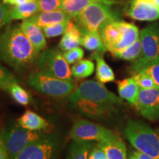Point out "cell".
I'll use <instances>...</instances> for the list:
<instances>
[{
  "label": "cell",
  "mask_w": 159,
  "mask_h": 159,
  "mask_svg": "<svg viewBox=\"0 0 159 159\" xmlns=\"http://www.w3.org/2000/svg\"><path fill=\"white\" fill-rule=\"evenodd\" d=\"M2 135L11 159H15L27 146L44 136L41 131L30 130L19 125L3 131Z\"/></svg>",
  "instance_id": "obj_8"
},
{
  "label": "cell",
  "mask_w": 159,
  "mask_h": 159,
  "mask_svg": "<svg viewBox=\"0 0 159 159\" xmlns=\"http://www.w3.org/2000/svg\"><path fill=\"white\" fill-rule=\"evenodd\" d=\"M142 116L150 121L159 119V89L139 90L136 102L134 105Z\"/></svg>",
  "instance_id": "obj_12"
},
{
  "label": "cell",
  "mask_w": 159,
  "mask_h": 159,
  "mask_svg": "<svg viewBox=\"0 0 159 159\" xmlns=\"http://www.w3.org/2000/svg\"><path fill=\"white\" fill-rule=\"evenodd\" d=\"M92 147L91 141H74L69 147L66 159H88Z\"/></svg>",
  "instance_id": "obj_25"
},
{
  "label": "cell",
  "mask_w": 159,
  "mask_h": 159,
  "mask_svg": "<svg viewBox=\"0 0 159 159\" xmlns=\"http://www.w3.org/2000/svg\"><path fill=\"white\" fill-rule=\"evenodd\" d=\"M84 51L81 47H75L63 53V57L69 64H75L83 59Z\"/></svg>",
  "instance_id": "obj_35"
},
{
  "label": "cell",
  "mask_w": 159,
  "mask_h": 159,
  "mask_svg": "<svg viewBox=\"0 0 159 159\" xmlns=\"http://www.w3.org/2000/svg\"><path fill=\"white\" fill-rule=\"evenodd\" d=\"M39 12V7L38 2H29L12 7L11 17L12 20H25L36 14Z\"/></svg>",
  "instance_id": "obj_24"
},
{
  "label": "cell",
  "mask_w": 159,
  "mask_h": 159,
  "mask_svg": "<svg viewBox=\"0 0 159 159\" xmlns=\"http://www.w3.org/2000/svg\"><path fill=\"white\" fill-rule=\"evenodd\" d=\"M113 131L88 120H79L71 128L69 136L73 141L102 142L116 136Z\"/></svg>",
  "instance_id": "obj_10"
},
{
  "label": "cell",
  "mask_w": 159,
  "mask_h": 159,
  "mask_svg": "<svg viewBox=\"0 0 159 159\" xmlns=\"http://www.w3.org/2000/svg\"><path fill=\"white\" fill-rule=\"evenodd\" d=\"M16 83L18 81L14 75L0 63V89L8 92L10 87Z\"/></svg>",
  "instance_id": "obj_30"
},
{
  "label": "cell",
  "mask_w": 159,
  "mask_h": 159,
  "mask_svg": "<svg viewBox=\"0 0 159 159\" xmlns=\"http://www.w3.org/2000/svg\"><path fill=\"white\" fill-rule=\"evenodd\" d=\"M0 159H11L2 134H0Z\"/></svg>",
  "instance_id": "obj_37"
},
{
  "label": "cell",
  "mask_w": 159,
  "mask_h": 159,
  "mask_svg": "<svg viewBox=\"0 0 159 159\" xmlns=\"http://www.w3.org/2000/svg\"><path fill=\"white\" fill-rule=\"evenodd\" d=\"M18 125L30 130H45L49 126L44 119L33 111L27 110L17 120Z\"/></svg>",
  "instance_id": "obj_20"
},
{
  "label": "cell",
  "mask_w": 159,
  "mask_h": 159,
  "mask_svg": "<svg viewBox=\"0 0 159 159\" xmlns=\"http://www.w3.org/2000/svg\"><path fill=\"white\" fill-rule=\"evenodd\" d=\"M37 68L40 72L48 76L67 81H74L71 70L63 53L57 49L43 50L38 57Z\"/></svg>",
  "instance_id": "obj_6"
},
{
  "label": "cell",
  "mask_w": 159,
  "mask_h": 159,
  "mask_svg": "<svg viewBox=\"0 0 159 159\" xmlns=\"http://www.w3.org/2000/svg\"><path fill=\"white\" fill-rule=\"evenodd\" d=\"M3 2L9 5H19L21 4L29 2H34L37 0H2Z\"/></svg>",
  "instance_id": "obj_38"
},
{
  "label": "cell",
  "mask_w": 159,
  "mask_h": 159,
  "mask_svg": "<svg viewBox=\"0 0 159 159\" xmlns=\"http://www.w3.org/2000/svg\"><path fill=\"white\" fill-rule=\"evenodd\" d=\"M97 2L114 5L118 4L119 2L116 0H63L62 10L74 19L88 6Z\"/></svg>",
  "instance_id": "obj_18"
},
{
  "label": "cell",
  "mask_w": 159,
  "mask_h": 159,
  "mask_svg": "<svg viewBox=\"0 0 159 159\" xmlns=\"http://www.w3.org/2000/svg\"><path fill=\"white\" fill-rule=\"evenodd\" d=\"M88 159H108L106 154L98 144L93 145L89 152Z\"/></svg>",
  "instance_id": "obj_36"
},
{
  "label": "cell",
  "mask_w": 159,
  "mask_h": 159,
  "mask_svg": "<svg viewBox=\"0 0 159 159\" xmlns=\"http://www.w3.org/2000/svg\"><path fill=\"white\" fill-rule=\"evenodd\" d=\"M39 12H48L62 10L63 0H37Z\"/></svg>",
  "instance_id": "obj_34"
},
{
  "label": "cell",
  "mask_w": 159,
  "mask_h": 159,
  "mask_svg": "<svg viewBox=\"0 0 159 159\" xmlns=\"http://www.w3.org/2000/svg\"><path fill=\"white\" fill-rule=\"evenodd\" d=\"M7 93L16 102L21 105H27L30 102V95L18 83L12 85Z\"/></svg>",
  "instance_id": "obj_28"
},
{
  "label": "cell",
  "mask_w": 159,
  "mask_h": 159,
  "mask_svg": "<svg viewBox=\"0 0 159 159\" xmlns=\"http://www.w3.org/2000/svg\"><path fill=\"white\" fill-rule=\"evenodd\" d=\"M80 99L112 107L121 105L122 102V99L109 91L103 83L94 80L82 83L69 96V100L71 102Z\"/></svg>",
  "instance_id": "obj_5"
},
{
  "label": "cell",
  "mask_w": 159,
  "mask_h": 159,
  "mask_svg": "<svg viewBox=\"0 0 159 159\" xmlns=\"http://www.w3.org/2000/svg\"><path fill=\"white\" fill-rule=\"evenodd\" d=\"M148 1H149L150 2L152 3L153 5L159 7V0H148Z\"/></svg>",
  "instance_id": "obj_40"
},
{
  "label": "cell",
  "mask_w": 159,
  "mask_h": 159,
  "mask_svg": "<svg viewBox=\"0 0 159 159\" xmlns=\"http://www.w3.org/2000/svg\"><path fill=\"white\" fill-rule=\"evenodd\" d=\"M77 109L91 118H102L110 114L114 107L91 102L86 99H77L71 102Z\"/></svg>",
  "instance_id": "obj_15"
},
{
  "label": "cell",
  "mask_w": 159,
  "mask_h": 159,
  "mask_svg": "<svg viewBox=\"0 0 159 159\" xmlns=\"http://www.w3.org/2000/svg\"><path fill=\"white\" fill-rule=\"evenodd\" d=\"M139 71H143L152 77L155 83L159 87V56L150 61Z\"/></svg>",
  "instance_id": "obj_33"
},
{
  "label": "cell",
  "mask_w": 159,
  "mask_h": 159,
  "mask_svg": "<svg viewBox=\"0 0 159 159\" xmlns=\"http://www.w3.org/2000/svg\"><path fill=\"white\" fill-rule=\"evenodd\" d=\"M142 50V41H141L140 36L135 42H134L128 48L123 50L121 52L118 53L114 57L117 58L124 60L128 61H135L141 56Z\"/></svg>",
  "instance_id": "obj_27"
},
{
  "label": "cell",
  "mask_w": 159,
  "mask_h": 159,
  "mask_svg": "<svg viewBox=\"0 0 159 159\" xmlns=\"http://www.w3.org/2000/svg\"><path fill=\"white\" fill-rule=\"evenodd\" d=\"M128 159H139V158L136 156V155L134 153V152H132V153H131L130 156H129Z\"/></svg>",
  "instance_id": "obj_41"
},
{
  "label": "cell",
  "mask_w": 159,
  "mask_h": 159,
  "mask_svg": "<svg viewBox=\"0 0 159 159\" xmlns=\"http://www.w3.org/2000/svg\"><path fill=\"white\" fill-rule=\"evenodd\" d=\"M39 53L19 25H9L0 34V58L21 71L36 63Z\"/></svg>",
  "instance_id": "obj_1"
},
{
  "label": "cell",
  "mask_w": 159,
  "mask_h": 159,
  "mask_svg": "<svg viewBox=\"0 0 159 159\" xmlns=\"http://www.w3.org/2000/svg\"><path fill=\"white\" fill-rule=\"evenodd\" d=\"M117 87L119 97L130 104L134 105L140 90L135 80L133 77H130L117 81Z\"/></svg>",
  "instance_id": "obj_21"
},
{
  "label": "cell",
  "mask_w": 159,
  "mask_h": 159,
  "mask_svg": "<svg viewBox=\"0 0 159 159\" xmlns=\"http://www.w3.org/2000/svg\"><path fill=\"white\" fill-rule=\"evenodd\" d=\"M80 45L88 50L94 52H105L107 51L99 32H82Z\"/></svg>",
  "instance_id": "obj_23"
},
{
  "label": "cell",
  "mask_w": 159,
  "mask_h": 159,
  "mask_svg": "<svg viewBox=\"0 0 159 159\" xmlns=\"http://www.w3.org/2000/svg\"><path fill=\"white\" fill-rule=\"evenodd\" d=\"M69 21H63V22L54 24V25L43 27L42 30L46 38L50 39V38L57 37L64 34L68 28Z\"/></svg>",
  "instance_id": "obj_31"
},
{
  "label": "cell",
  "mask_w": 159,
  "mask_h": 159,
  "mask_svg": "<svg viewBox=\"0 0 159 159\" xmlns=\"http://www.w3.org/2000/svg\"><path fill=\"white\" fill-rule=\"evenodd\" d=\"M126 14L138 21H154L159 19V7L148 0H129Z\"/></svg>",
  "instance_id": "obj_13"
},
{
  "label": "cell",
  "mask_w": 159,
  "mask_h": 159,
  "mask_svg": "<svg viewBox=\"0 0 159 159\" xmlns=\"http://www.w3.org/2000/svg\"><path fill=\"white\" fill-rule=\"evenodd\" d=\"M112 5L97 2L88 6L74 19L81 32H99L108 21L119 19V15L111 7Z\"/></svg>",
  "instance_id": "obj_4"
},
{
  "label": "cell",
  "mask_w": 159,
  "mask_h": 159,
  "mask_svg": "<svg viewBox=\"0 0 159 159\" xmlns=\"http://www.w3.org/2000/svg\"><path fill=\"white\" fill-rule=\"evenodd\" d=\"M133 78L135 80L137 85L142 89H158L159 87L155 83L154 80L152 77L150 76L147 73L143 71H138L134 73Z\"/></svg>",
  "instance_id": "obj_29"
},
{
  "label": "cell",
  "mask_w": 159,
  "mask_h": 159,
  "mask_svg": "<svg viewBox=\"0 0 159 159\" xmlns=\"http://www.w3.org/2000/svg\"><path fill=\"white\" fill-rule=\"evenodd\" d=\"M28 19L43 28V27L54 25V24L71 21L73 18L67 14L63 10H58V11H54L39 12L36 14L29 18Z\"/></svg>",
  "instance_id": "obj_16"
},
{
  "label": "cell",
  "mask_w": 159,
  "mask_h": 159,
  "mask_svg": "<svg viewBox=\"0 0 159 159\" xmlns=\"http://www.w3.org/2000/svg\"><path fill=\"white\" fill-rule=\"evenodd\" d=\"M134 153L136 155L139 159H155L153 158H152V157L148 156V155L143 153V152H139L138 150L135 151V152H134Z\"/></svg>",
  "instance_id": "obj_39"
},
{
  "label": "cell",
  "mask_w": 159,
  "mask_h": 159,
  "mask_svg": "<svg viewBox=\"0 0 159 159\" xmlns=\"http://www.w3.org/2000/svg\"><path fill=\"white\" fill-rule=\"evenodd\" d=\"M57 141L51 136H43L21 151L15 159H52L57 150Z\"/></svg>",
  "instance_id": "obj_11"
},
{
  "label": "cell",
  "mask_w": 159,
  "mask_h": 159,
  "mask_svg": "<svg viewBox=\"0 0 159 159\" xmlns=\"http://www.w3.org/2000/svg\"><path fill=\"white\" fill-rule=\"evenodd\" d=\"M97 144L104 150L108 159H128L126 146L118 135L108 140L99 142Z\"/></svg>",
  "instance_id": "obj_17"
},
{
  "label": "cell",
  "mask_w": 159,
  "mask_h": 159,
  "mask_svg": "<svg viewBox=\"0 0 159 159\" xmlns=\"http://www.w3.org/2000/svg\"><path fill=\"white\" fill-rule=\"evenodd\" d=\"M125 136L139 152L159 159V135L148 125L139 121L128 120Z\"/></svg>",
  "instance_id": "obj_3"
},
{
  "label": "cell",
  "mask_w": 159,
  "mask_h": 159,
  "mask_svg": "<svg viewBox=\"0 0 159 159\" xmlns=\"http://www.w3.org/2000/svg\"><path fill=\"white\" fill-rule=\"evenodd\" d=\"M11 5L5 4L0 0V34L11 25Z\"/></svg>",
  "instance_id": "obj_32"
},
{
  "label": "cell",
  "mask_w": 159,
  "mask_h": 159,
  "mask_svg": "<svg viewBox=\"0 0 159 159\" xmlns=\"http://www.w3.org/2000/svg\"><path fill=\"white\" fill-rule=\"evenodd\" d=\"M28 83L35 90L53 97L69 96L77 87L74 81L55 78L39 71L29 75Z\"/></svg>",
  "instance_id": "obj_7"
},
{
  "label": "cell",
  "mask_w": 159,
  "mask_h": 159,
  "mask_svg": "<svg viewBox=\"0 0 159 159\" xmlns=\"http://www.w3.org/2000/svg\"><path fill=\"white\" fill-rule=\"evenodd\" d=\"M107 50L116 55L128 48L139 38L138 27L122 20H114L103 25L99 31Z\"/></svg>",
  "instance_id": "obj_2"
},
{
  "label": "cell",
  "mask_w": 159,
  "mask_h": 159,
  "mask_svg": "<svg viewBox=\"0 0 159 159\" xmlns=\"http://www.w3.org/2000/svg\"><path fill=\"white\" fill-rule=\"evenodd\" d=\"M82 39V32L76 24L72 21H69L68 28L63 34L59 43V49L61 51H68L75 47H79Z\"/></svg>",
  "instance_id": "obj_19"
},
{
  "label": "cell",
  "mask_w": 159,
  "mask_h": 159,
  "mask_svg": "<svg viewBox=\"0 0 159 159\" xmlns=\"http://www.w3.org/2000/svg\"><path fill=\"white\" fill-rule=\"evenodd\" d=\"M139 36L142 41V50L141 56L134 61L131 66L134 73L138 72L150 61L159 56V26H148L141 31Z\"/></svg>",
  "instance_id": "obj_9"
},
{
  "label": "cell",
  "mask_w": 159,
  "mask_h": 159,
  "mask_svg": "<svg viewBox=\"0 0 159 159\" xmlns=\"http://www.w3.org/2000/svg\"><path fill=\"white\" fill-rule=\"evenodd\" d=\"M91 57L96 61V77L98 82L106 83L115 80L114 71L105 61L101 52H94Z\"/></svg>",
  "instance_id": "obj_22"
},
{
  "label": "cell",
  "mask_w": 159,
  "mask_h": 159,
  "mask_svg": "<svg viewBox=\"0 0 159 159\" xmlns=\"http://www.w3.org/2000/svg\"><path fill=\"white\" fill-rule=\"evenodd\" d=\"M71 74L75 78H85L94 71V63L91 60H80L71 67Z\"/></svg>",
  "instance_id": "obj_26"
},
{
  "label": "cell",
  "mask_w": 159,
  "mask_h": 159,
  "mask_svg": "<svg viewBox=\"0 0 159 159\" xmlns=\"http://www.w3.org/2000/svg\"><path fill=\"white\" fill-rule=\"evenodd\" d=\"M19 26L25 36L39 52L44 50L47 47V41L41 27L28 19L24 20Z\"/></svg>",
  "instance_id": "obj_14"
}]
</instances>
